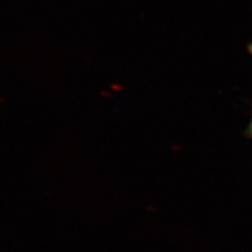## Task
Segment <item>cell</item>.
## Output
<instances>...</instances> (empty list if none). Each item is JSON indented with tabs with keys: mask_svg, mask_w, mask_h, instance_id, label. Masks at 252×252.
<instances>
[{
	"mask_svg": "<svg viewBox=\"0 0 252 252\" xmlns=\"http://www.w3.org/2000/svg\"><path fill=\"white\" fill-rule=\"evenodd\" d=\"M248 134L250 135V138L252 139V119L250 122V125H249V127H248Z\"/></svg>",
	"mask_w": 252,
	"mask_h": 252,
	"instance_id": "6da1fadb",
	"label": "cell"
},
{
	"mask_svg": "<svg viewBox=\"0 0 252 252\" xmlns=\"http://www.w3.org/2000/svg\"><path fill=\"white\" fill-rule=\"evenodd\" d=\"M250 53H251V55H252V46H250Z\"/></svg>",
	"mask_w": 252,
	"mask_h": 252,
	"instance_id": "7a4b0ae2",
	"label": "cell"
}]
</instances>
